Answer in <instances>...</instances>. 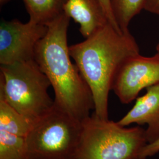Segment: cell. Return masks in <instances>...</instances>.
I'll use <instances>...</instances> for the list:
<instances>
[{
  "label": "cell",
  "instance_id": "7c38bea8",
  "mask_svg": "<svg viewBox=\"0 0 159 159\" xmlns=\"http://www.w3.org/2000/svg\"><path fill=\"white\" fill-rule=\"evenodd\" d=\"M146 0H110L114 20L121 31H126L132 19L143 10Z\"/></svg>",
  "mask_w": 159,
  "mask_h": 159
},
{
  "label": "cell",
  "instance_id": "d6986e66",
  "mask_svg": "<svg viewBox=\"0 0 159 159\" xmlns=\"http://www.w3.org/2000/svg\"></svg>",
  "mask_w": 159,
  "mask_h": 159
},
{
  "label": "cell",
  "instance_id": "5bb4252c",
  "mask_svg": "<svg viewBox=\"0 0 159 159\" xmlns=\"http://www.w3.org/2000/svg\"><path fill=\"white\" fill-rule=\"evenodd\" d=\"M159 152V140L155 142L147 144L139 156V159H146L148 157L153 156Z\"/></svg>",
  "mask_w": 159,
  "mask_h": 159
},
{
  "label": "cell",
  "instance_id": "6da1fadb",
  "mask_svg": "<svg viewBox=\"0 0 159 159\" xmlns=\"http://www.w3.org/2000/svg\"><path fill=\"white\" fill-rule=\"evenodd\" d=\"M71 57L91 91L94 113L108 119V94L120 66L140 48L129 30L121 31L108 23L83 42L69 46Z\"/></svg>",
  "mask_w": 159,
  "mask_h": 159
},
{
  "label": "cell",
  "instance_id": "8fae6325",
  "mask_svg": "<svg viewBox=\"0 0 159 159\" xmlns=\"http://www.w3.org/2000/svg\"><path fill=\"white\" fill-rule=\"evenodd\" d=\"M33 123L0 100V130L26 137Z\"/></svg>",
  "mask_w": 159,
  "mask_h": 159
},
{
  "label": "cell",
  "instance_id": "30bf717a",
  "mask_svg": "<svg viewBox=\"0 0 159 159\" xmlns=\"http://www.w3.org/2000/svg\"><path fill=\"white\" fill-rule=\"evenodd\" d=\"M67 0H23L30 20L47 25L62 15Z\"/></svg>",
  "mask_w": 159,
  "mask_h": 159
},
{
  "label": "cell",
  "instance_id": "52a82bcc",
  "mask_svg": "<svg viewBox=\"0 0 159 159\" xmlns=\"http://www.w3.org/2000/svg\"><path fill=\"white\" fill-rule=\"evenodd\" d=\"M159 83V52L152 57L137 54L128 57L120 66L112 89L123 104L136 99L144 89Z\"/></svg>",
  "mask_w": 159,
  "mask_h": 159
},
{
  "label": "cell",
  "instance_id": "8992f818",
  "mask_svg": "<svg viewBox=\"0 0 159 159\" xmlns=\"http://www.w3.org/2000/svg\"><path fill=\"white\" fill-rule=\"evenodd\" d=\"M48 26L29 20L27 23L18 20L0 24V64L8 66L34 60L35 47L46 36Z\"/></svg>",
  "mask_w": 159,
  "mask_h": 159
},
{
  "label": "cell",
  "instance_id": "7a4b0ae2",
  "mask_svg": "<svg viewBox=\"0 0 159 159\" xmlns=\"http://www.w3.org/2000/svg\"><path fill=\"white\" fill-rule=\"evenodd\" d=\"M70 20L64 12L47 25V33L35 47L34 60L51 83L54 104L82 122L94 110V102L89 85L70 58L67 44Z\"/></svg>",
  "mask_w": 159,
  "mask_h": 159
},
{
  "label": "cell",
  "instance_id": "9a60e30c",
  "mask_svg": "<svg viewBox=\"0 0 159 159\" xmlns=\"http://www.w3.org/2000/svg\"><path fill=\"white\" fill-rule=\"evenodd\" d=\"M144 10L159 16V0H146Z\"/></svg>",
  "mask_w": 159,
  "mask_h": 159
},
{
  "label": "cell",
  "instance_id": "ac0fdd59",
  "mask_svg": "<svg viewBox=\"0 0 159 159\" xmlns=\"http://www.w3.org/2000/svg\"><path fill=\"white\" fill-rule=\"evenodd\" d=\"M156 51L157 52H159V43L156 46Z\"/></svg>",
  "mask_w": 159,
  "mask_h": 159
},
{
  "label": "cell",
  "instance_id": "ba28073f",
  "mask_svg": "<svg viewBox=\"0 0 159 159\" xmlns=\"http://www.w3.org/2000/svg\"><path fill=\"white\" fill-rule=\"evenodd\" d=\"M117 123L125 127L146 125L148 144L159 140V83L147 88L146 94L137 98L134 106Z\"/></svg>",
  "mask_w": 159,
  "mask_h": 159
},
{
  "label": "cell",
  "instance_id": "3957f363",
  "mask_svg": "<svg viewBox=\"0 0 159 159\" xmlns=\"http://www.w3.org/2000/svg\"><path fill=\"white\" fill-rule=\"evenodd\" d=\"M51 84L35 60L1 66L0 100L33 123L48 113L54 100Z\"/></svg>",
  "mask_w": 159,
  "mask_h": 159
},
{
  "label": "cell",
  "instance_id": "4fadbf2b",
  "mask_svg": "<svg viewBox=\"0 0 159 159\" xmlns=\"http://www.w3.org/2000/svg\"><path fill=\"white\" fill-rule=\"evenodd\" d=\"M0 159H29L25 137L0 130Z\"/></svg>",
  "mask_w": 159,
  "mask_h": 159
},
{
  "label": "cell",
  "instance_id": "2e32d148",
  "mask_svg": "<svg viewBox=\"0 0 159 159\" xmlns=\"http://www.w3.org/2000/svg\"><path fill=\"white\" fill-rule=\"evenodd\" d=\"M102 3V6L104 8V10L106 11V12L107 14V16L108 17V20L110 23L111 24V25L114 27L116 29L119 30L120 31V29L119 27L117 26V24L116 23L114 18L113 16V13L111 11V7H110V0H100Z\"/></svg>",
  "mask_w": 159,
  "mask_h": 159
},
{
  "label": "cell",
  "instance_id": "9c48e42d",
  "mask_svg": "<svg viewBox=\"0 0 159 159\" xmlns=\"http://www.w3.org/2000/svg\"><path fill=\"white\" fill-rule=\"evenodd\" d=\"M64 12L79 24L80 32L85 39L110 23L100 0H67Z\"/></svg>",
  "mask_w": 159,
  "mask_h": 159
},
{
  "label": "cell",
  "instance_id": "e0dca14e",
  "mask_svg": "<svg viewBox=\"0 0 159 159\" xmlns=\"http://www.w3.org/2000/svg\"><path fill=\"white\" fill-rule=\"evenodd\" d=\"M10 0H0V5L1 7L4 6V4H7V2H8Z\"/></svg>",
  "mask_w": 159,
  "mask_h": 159
},
{
  "label": "cell",
  "instance_id": "277c9868",
  "mask_svg": "<svg viewBox=\"0 0 159 159\" xmlns=\"http://www.w3.org/2000/svg\"><path fill=\"white\" fill-rule=\"evenodd\" d=\"M76 159H137L148 144L146 129L126 127L93 113L82 121Z\"/></svg>",
  "mask_w": 159,
  "mask_h": 159
},
{
  "label": "cell",
  "instance_id": "5b68a950",
  "mask_svg": "<svg viewBox=\"0 0 159 159\" xmlns=\"http://www.w3.org/2000/svg\"><path fill=\"white\" fill-rule=\"evenodd\" d=\"M82 131L81 121L54 104L25 137L28 159H76Z\"/></svg>",
  "mask_w": 159,
  "mask_h": 159
}]
</instances>
